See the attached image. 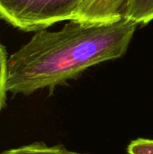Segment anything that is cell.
<instances>
[{"label": "cell", "mask_w": 153, "mask_h": 154, "mask_svg": "<svg viewBox=\"0 0 153 154\" xmlns=\"http://www.w3.org/2000/svg\"><path fill=\"white\" fill-rule=\"evenodd\" d=\"M138 26L130 19L104 24L69 20L59 31H37L8 59L7 92H52L89 68L123 57Z\"/></svg>", "instance_id": "cell-1"}, {"label": "cell", "mask_w": 153, "mask_h": 154, "mask_svg": "<svg viewBox=\"0 0 153 154\" xmlns=\"http://www.w3.org/2000/svg\"><path fill=\"white\" fill-rule=\"evenodd\" d=\"M82 0H0V19L23 32H37L73 19Z\"/></svg>", "instance_id": "cell-2"}, {"label": "cell", "mask_w": 153, "mask_h": 154, "mask_svg": "<svg viewBox=\"0 0 153 154\" xmlns=\"http://www.w3.org/2000/svg\"><path fill=\"white\" fill-rule=\"evenodd\" d=\"M132 3L133 0H82L72 20L104 24L128 19Z\"/></svg>", "instance_id": "cell-3"}, {"label": "cell", "mask_w": 153, "mask_h": 154, "mask_svg": "<svg viewBox=\"0 0 153 154\" xmlns=\"http://www.w3.org/2000/svg\"><path fill=\"white\" fill-rule=\"evenodd\" d=\"M0 154H87L71 152L62 145L48 146L44 143L38 142L18 148L4 151Z\"/></svg>", "instance_id": "cell-4"}, {"label": "cell", "mask_w": 153, "mask_h": 154, "mask_svg": "<svg viewBox=\"0 0 153 154\" xmlns=\"http://www.w3.org/2000/svg\"><path fill=\"white\" fill-rule=\"evenodd\" d=\"M128 19L145 25L153 20V0H133Z\"/></svg>", "instance_id": "cell-5"}, {"label": "cell", "mask_w": 153, "mask_h": 154, "mask_svg": "<svg viewBox=\"0 0 153 154\" xmlns=\"http://www.w3.org/2000/svg\"><path fill=\"white\" fill-rule=\"evenodd\" d=\"M8 59L5 49L0 43V112L5 106L6 101V79H7Z\"/></svg>", "instance_id": "cell-6"}, {"label": "cell", "mask_w": 153, "mask_h": 154, "mask_svg": "<svg viewBox=\"0 0 153 154\" xmlns=\"http://www.w3.org/2000/svg\"><path fill=\"white\" fill-rule=\"evenodd\" d=\"M128 154H153V140L137 139L133 141L127 148Z\"/></svg>", "instance_id": "cell-7"}]
</instances>
